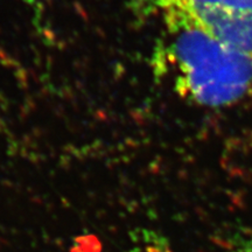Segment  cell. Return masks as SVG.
Here are the masks:
<instances>
[{
	"mask_svg": "<svg viewBox=\"0 0 252 252\" xmlns=\"http://www.w3.org/2000/svg\"><path fill=\"white\" fill-rule=\"evenodd\" d=\"M161 15L173 80L186 98L208 108L239 102L252 91V58L203 26L179 0H149Z\"/></svg>",
	"mask_w": 252,
	"mask_h": 252,
	"instance_id": "6da1fadb",
	"label": "cell"
},
{
	"mask_svg": "<svg viewBox=\"0 0 252 252\" xmlns=\"http://www.w3.org/2000/svg\"><path fill=\"white\" fill-rule=\"evenodd\" d=\"M191 13L220 41L252 58V13L215 11Z\"/></svg>",
	"mask_w": 252,
	"mask_h": 252,
	"instance_id": "7a4b0ae2",
	"label": "cell"
},
{
	"mask_svg": "<svg viewBox=\"0 0 252 252\" xmlns=\"http://www.w3.org/2000/svg\"><path fill=\"white\" fill-rule=\"evenodd\" d=\"M179 1L194 13L204 11L252 13V0H179Z\"/></svg>",
	"mask_w": 252,
	"mask_h": 252,
	"instance_id": "3957f363",
	"label": "cell"
},
{
	"mask_svg": "<svg viewBox=\"0 0 252 252\" xmlns=\"http://www.w3.org/2000/svg\"><path fill=\"white\" fill-rule=\"evenodd\" d=\"M46 0H28V2L32 4L33 6H35V7H41L42 6L43 2H45Z\"/></svg>",
	"mask_w": 252,
	"mask_h": 252,
	"instance_id": "277c9868",
	"label": "cell"
},
{
	"mask_svg": "<svg viewBox=\"0 0 252 252\" xmlns=\"http://www.w3.org/2000/svg\"><path fill=\"white\" fill-rule=\"evenodd\" d=\"M146 252H162V251L159 250V249H153V250L152 249H150V250H147Z\"/></svg>",
	"mask_w": 252,
	"mask_h": 252,
	"instance_id": "5b68a950",
	"label": "cell"
}]
</instances>
